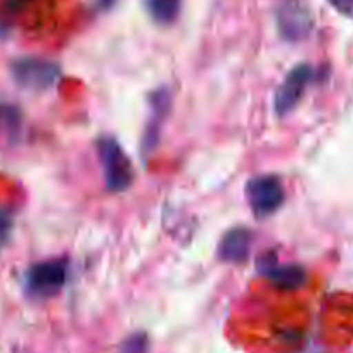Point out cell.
Returning <instances> with one entry per match:
<instances>
[{
	"label": "cell",
	"mask_w": 353,
	"mask_h": 353,
	"mask_svg": "<svg viewBox=\"0 0 353 353\" xmlns=\"http://www.w3.org/2000/svg\"><path fill=\"white\" fill-rule=\"evenodd\" d=\"M97 156L103 168L104 184L111 192H123L134 182V166L125 149L114 137H101L97 141Z\"/></svg>",
	"instance_id": "6da1fadb"
},
{
	"label": "cell",
	"mask_w": 353,
	"mask_h": 353,
	"mask_svg": "<svg viewBox=\"0 0 353 353\" xmlns=\"http://www.w3.org/2000/svg\"><path fill=\"white\" fill-rule=\"evenodd\" d=\"M276 23L281 37L291 43L305 40L314 30V16L307 0H279Z\"/></svg>",
	"instance_id": "3957f363"
},
{
	"label": "cell",
	"mask_w": 353,
	"mask_h": 353,
	"mask_svg": "<svg viewBox=\"0 0 353 353\" xmlns=\"http://www.w3.org/2000/svg\"><path fill=\"white\" fill-rule=\"evenodd\" d=\"M248 203L256 219H267L283 206L284 185L277 175H258L246 185Z\"/></svg>",
	"instance_id": "277c9868"
},
{
	"label": "cell",
	"mask_w": 353,
	"mask_h": 353,
	"mask_svg": "<svg viewBox=\"0 0 353 353\" xmlns=\"http://www.w3.org/2000/svg\"><path fill=\"white\" fill-rule=\"evenodd\" d=\"M11 74L16 85L32 92H43L57 83L61 77L59 64L35 56L18 57L11 63Z\"/></svg>",
	"instance_id": "7a4b0ae2"
},
{
	"label": "cell",
	"mask_w": 353,
	"mask_h": 353,
	"mask_svg": "<svg viewBox=\"0 0 353 353\" xmlns=\"http://www.w3.org/2000/svg\"><path fill=\"white\" fill-rule=\"evenodd\" d=\"M23 132V113L16 104L0 103V135L16 142Z\"/></svg>",
	"instance_id": "8fae6325"
},
{
	"label": "cell",
	"mask_w": 353,
	"mask_h": 353,
	"mask_svg": "<svg viewBox=\"0 0 353 353\" xmlns=\"http://www.w3.org/2000/svg\"><path fill=\"white\" fill-rule=\"evenodd\" d=\"M68 279L66 261L46 260L32 265L25 276V286L32 296L50 298L59 293Z\"/></svg>",
	"instance_id": "5b68a950"
},
{
	"label": "cell",
	"mask_w": 353,
	"mask_h": 353,
	"mask_svg": "<svg viewBox=\"0 0 353 353\" xmlns=\"http://www.w3.org/2000/svg\"><path fill=\"white\" fill-rule=\"evenodd\" d=\"M258 270L263 277L270 281L276 288L286 291L300 290L307 281V272L301 265L296 263H277L276 254L261 256Z\"/></svg>",
	"instance_id": "ba28073f"
},
{
	"label": "cell",
	"mask_w": 353,
	"mask_h": 353,
	"mask_svg": "<svg viewBox=\"0 0 353 353\" xmlns=\"http://www.w3.org/2000/svg\"><path fill=\"white\" fill-rule=\"evenodd\" d=\"M12 230H14V215L11 213V210L0 208V251L4 250L11 241Z\"/></svg>",
	"instance_id": "7c38bea8"
},
{
	"label": "cell",
	"mask_w": 353,
	"mask_h": 353,
	"mask_svg": "<svg viewBox=\"0 0 353 353\" xmlns=\"http://www.w3.org/2000/svg\"><path fill=\"white\" fill-rule=\"evenodd\" d=\"M170 108H172V96L166 87H159L158 90L149 94V113L145 121L144 134H142V151L144 154H151L159 144L161 139L163 125L168 118Z\"/></svg>",
	"instance_id": "52a82bcc"
},
{
	"label": "cell",
	"mask_w": 353,
	"mask_h": 353,
	"mask_svg": "<svg viewBox=\"0 0 353 353\" xmlns=\"http://www.w3.org/2000/svg\"><path fill=\"white\" fill-rule=\"evenodd\" d=\"M312 78H314V70L310 64H298L286 74L284 81L277 88L276 97H274V110H276L277 117H288L296 110L307 92Z\"/></svg>",
	"instance_id": "8992f818"
},
{
	"label": "cell",
	"mask_w": 353,
	"mask_h": 353,
	"mask_svg": "<svg viewBox=\"0 0 353 353\" xmlns=\"http://www.w3.org/2000/svg\"><path fill=\"white\" fill-rule=\"evenodd\" d=\"M327 2L339 12V14L353 19V0H327Z\"/></svg>",
	"instance_id": "4fadbf2b"
},
{
	"label": "cell",
	"mask_w": 353,
	"mask_h": 353,
	"mask_svg": "<svg viewBox=\"0 0 353 353\" xmlns=\"http://www.w3.org/2000/svg\"><path fill=\"white\" fill-rule=\"evenodd\" d=\"M144 8L152 21L170 26L181 16L182 0H144Z\"/></svg>",
	"instance_id": "30bf717a"
},
{
	"label": "cell",
	"mask_w": 353,
	"mask_h": 353,
	"mask_svg": "<svg viewBox=\"0 0 353 353\" xmlns=\"http://www.w3.org/2000/svg\"><path fill=\"white\" fill-rule=\"evenodd\" d=\"M117 0H96V4L99 9H110L113 8V4Z\"/></svg>",
	"instance_id": "5bb4252c"
},
{
	"label": "cell",
	"mask_w": 353,
	"mask_h": 353,
	"mask_svg": "<svg viewBox=\"0 0 353 353\" xmlns=\"http://www.w3.org/2000/svg\"><path fill=\"white\" fill-rule=\"evenodd\" d=\"M251 248H253V232L246 227H234L220 241L219 258L225 263H244L250 258Z\"/></svg>",
	"instance_id": "9c48e42d"
}]
</instances>
